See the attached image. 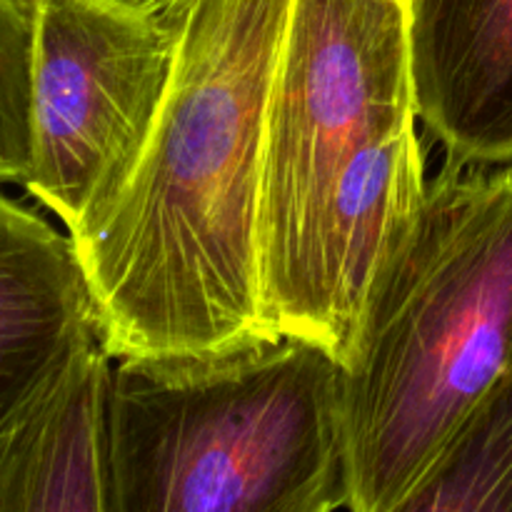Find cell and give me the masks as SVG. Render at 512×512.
I'll return each mask as SVG.
<instances>
[{"label": "cell", "instance_id": "7c38bea8", "mask_svg": "<svg viewBox=\"0 0 512 512\" xmlns=\"http://www.w3.org/2000/svg\"><path fill=\"white\" fill-rule=\"evenodd\" d=\"M383 3H398V5H405L408 0H383Z\"/></svg>", "mask_w": 512, "mask_h": 512}, {"label": "cell", "instance_id": "7a4b0ae2", "mask_svg": "<svg viewBox=\"0 0 512 512\" xmlns=\"http://www.w3.org/2000/svg\"><path fill=\"white\" fill-rule=\"evenodd\" d=\"M415 120L405 5L293 0L260 180L268 338L343 360L373 270L428 185Z\"/></svg>", "mask_w": 512, "mask_h": 512}, {"label": "cell", "instance_id": "ba28073f", "mask_svg": "<svg viewBox=\"0 0 512 512\" xmlns=\"http://www.w3.org/2000/svg\"><path fill=\"white\" fill-rule=\"evenodd\" d=\"M113 363L95 330L25 415L0 455V512H113Z\"/></svg>", "mask_w": 512, "mask_h": 512}, {"label": "cell", "instance_id": "52a82bcc", "mask_svg": "<svg viewBox=\"0 0 512 512\" xmlns=\"http://www.w3.org/2000/svg\"><path fill=\"white\" fill-rule=\"evenodd\" d=\"M95 330L73 238L0 193V455Z\"/></svg>", "mask_w": 512, "mask_h": 512}, {"label": "cell", "instance_id": "277c9868", "mask_svg": "<svg viewBox=\"0 0 512 512\" xmlns=\"http://www.w3.org/2000/svg\"><path fill=\"white\" fill-rule=\"evenodd\" d=\"M113 512L350 510L343 365L300 338L115 358Z\"/></svg>", "mask_w": 512, "mask_h": 512}, {"label": "cell", "instance_id": "5b68a950", "mask_svg": "<svg viewBox=\"0 0 512 512\" xmlns=\"http://www.w3.org/2000/svg\"><path fill=\"white\" fill-rule=\"evenodd\" d=\"M33 168L25 188L68 235L95 228L133 178L173 78L168 10L33 0Z\"/></svg>", "mask_w": 512, "mask_h": 512}, {"label": "cell", "instance_id": "3957f363", "mask_svg": "<svg viewBox=\"0 0 512 512\" xmlns=\"http://www.w3.org/2000/svg\"><path fill=\"white\" fill-rule=\"evenodd\" d=\"M350 510L400 512L512 365V165H445L373 270L343 360Z\"/></svg>", "mask_w": 512, "mask_h": 512}, {"label": "cell", "instance_id": "8992f818", "mask_svg": "<svg viewBox=\"0 0 512 512\" xmlns=\"http://www.w3.org/2000/svg\"><path fill=\"white\" fill-rule=\"evenodd\" d=\"M415 113L470 168L512 165V0H408Z\"/></svg>", "mask_w": 512, "mask_h": 512}, {"label": "cell", "instance_id": "6da1fadb", "mask_svg": "<svg viewBox=\"0 0 512 512\" xmlns=\"http://www.w3.org/2000/svg\"><path fill=\"white\" fill-rule=\"evenodd\" d=\"M293 0H175L173 78L150 143L95 228L70 235L113 358L268 338L258 213L270 90Z\"/></svg>", "mask_w": 512, "mask_h": 512}, {"label": "cell", "instance_id": "30bf717a", "mask_svg": "<svg viewBox=\"0 0 512 512\" xmlns=\"http://www.w3.org/2000/svg\"><path fill=\"white\" fill-rule=\"evenodd\" d=\"M33 0H0V183L33 168Z\"/></svg>", "mask_w": 512, "mask_h": 512}, {"label": "cell", "instance_id": "8fae6325", "mask_svg": "<svg viewBox=\"0 0 512 512\" xmlns=\"http://www.w3.org/2000/svg\"><path fill=\"white\" fill-rule=\"evenodd\" d=\"M115 3L130 5V8L138 10H150V13H163V10H168L175 0H115Z\"/></svg>", "mask_w": 512, "mask_h": 512}, {"label": "cell", "instance_id": "9c48e42d", "mask_svg": "<svg viewBox=\"0 0 512 512\" xmlns=\"http://www.w3.org/2000/svg\"><path fill=\"white\" fill-rule=\"evenodd\" d=\"M400 512H512V365L465 415Z\"/></svg>", "mask_w": 512, "mask_h": 512}]
</instances>
